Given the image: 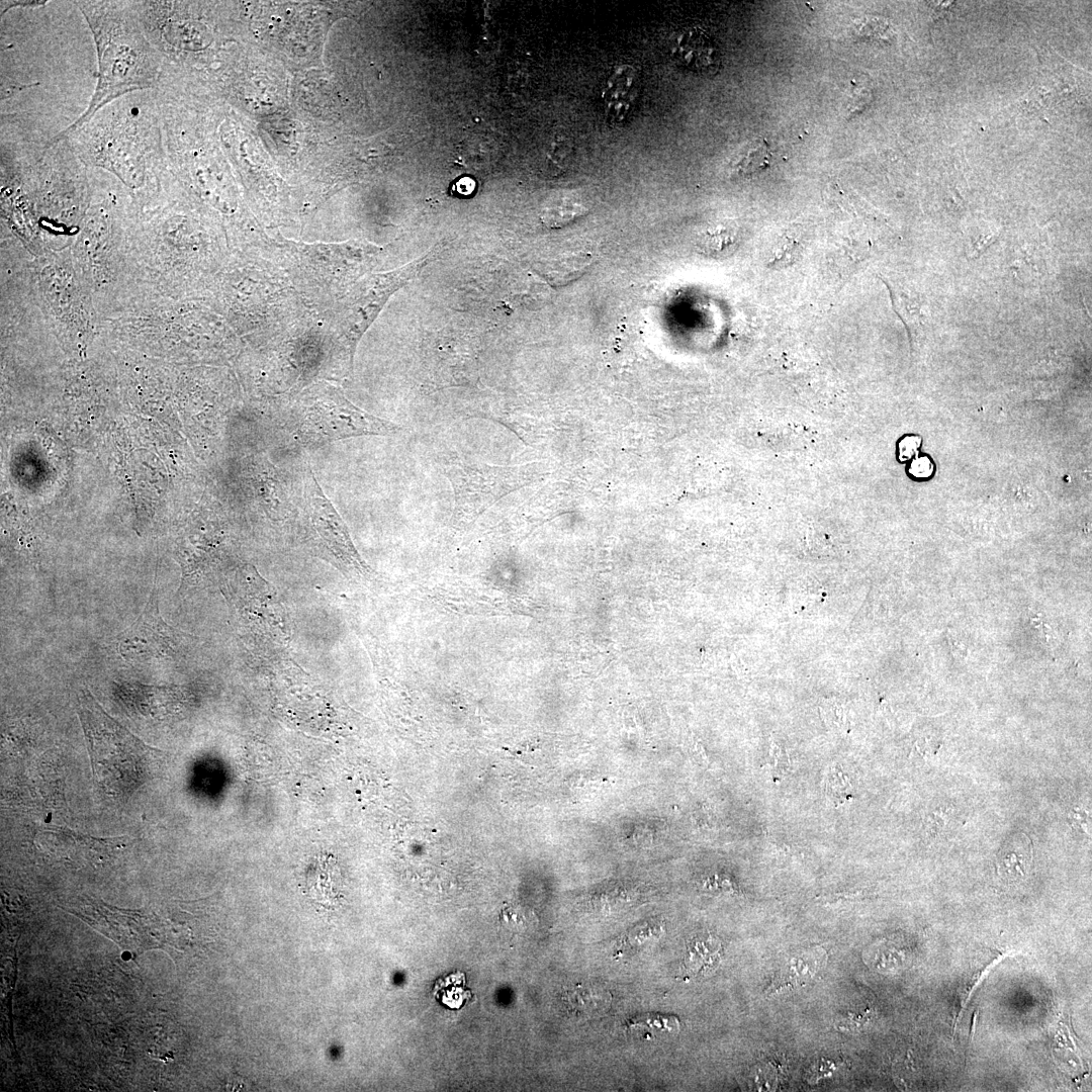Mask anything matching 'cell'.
<instances>
[{
	"label": "cell",
	"instance_id": "1",
	"mask_svg": "<svg viewBox=\"0 0 1092 1092\" xmlns=\"http://www.w3.org/2000/svg\"><path fill=\"white\" fill-rule=\"evenodd\" d=\"M4 217L22 230L56 231L82 224L91 198L90 171L65 139L46 138L28 123L2 120Z\"/></svg>",
	"mask_w": 1092,
	"mask_h": 1092
},
{
	"label": "cell",
	"instance_id": "2",
	"mask_svg": "<svg viewBox=\"0 0 1092 1092\" xmlns=\"http://www.w3.org/2000/svg\"><path fill=\"white\" fill-rule=\"evenodd\" d=\"M56 136L65 139L87 168L115 175L136 192L137 201L153 193L168 170L154 89L124 96L80 127Z\"/></svg>",
	"mask_w": 1092,
	"mask_h": 1092
},
{
	"label": "cell",
	"instance_id": "3",
	"mask_svg": "<svg viewBox=\"0 0 1092 1092\" xmlns=\"http://www.w3.org/2000/svg\"><path fill=\"white\" fill-rule=\"evenodd\" d=\"M75 5L95 39L99 79L86 111L65 131L80 127L124 96L155 89L165 64L146 37L132 2L83 0Z\"/></svg>",
	"mask_w": 1092,
	"mask_h": 1092
},
{
	"label": "cell",
	"instance_id": "4",
	"mask_svg": "<svg viewBox=\"0 0 1092 1092\" xmlns=\"http://www.w3.org/2000/svg\"><path fill=\"white\" fill-rule=\"evenodd\" d=\"M77 701L95 781L111 797L132 795L153 776L159 750L130 733L88 690H82Z\"/></svg>",
	"mask_w": 1092,
	"mask_h": 1092
},
{
	"label": "cell",
	"instance_id": "5",
	"mask_svg": "<svg viewBox=\"0 0 1092 1092\" xmlns=\"http://www.w3.org/2000/svg\"><path fill=\"white\" fill-rule=\"evenodd\" d=\"M400 427L362 411L332 388H319L301 402L297 435L309 446L367 435H392Z\"/></svg>",
	"mask_w": 1092,
	"mask_h": 1092
},
{
	"label": "cell",
	"instance_id": "6",
	"mask_svg": "<svg viewBox=\"0 0 1092 1092\" xmlns=\"http://www.w3.org/2000/svg\"><path fill=\"white\" fill-rule=\"evenodd\" d=\"M132 5L146 37L165 62L185 53L205 51L214 43L210 27L192 14L189 4L135 0Z\"/></svg>",
	"mask_w": 1092,
	"mask_h": 1092
},
{
	"label": "cell",
	"instance_id": "7",
	"mask_svg": "<svg viewBox=\"0 0 1092 1092\" xmlns=\"http://www.w3.org/2000/svg\"><path fill=\"white\" fill-rule=\"evenodd\" d=\"M68 912L115 941L125 950L143 953L172 945L168 926L145 910L121 909L85 896Z\"/></svg>",
	"mask_w": 1092,
	"mask_h": 1092
},
{
	"label": "cell",
	"instance_id": "8",
	"mask_svg": "<svg viewBox=\"0 0 1092 1092\" xmlns=\"http://www.w3.org/2000/svg\"><path fill=\"white\" fill-rule=\"evenodd\" d=\"M40 288L57 331L84 336L95 329L94 313L71 264L50 259L41 269Z\"/></svg>",
	"mask_w": 1092,
	"mask_h": 1092
},
{
	"label": "cell",
	"instance_id": "9",
	"mask_svg": "<svg viewBox=\"0 0 1092 1092\" xmlns=\"http://www.w3.org/2000/svg\"><path fill=\"white\" fill-rule=\"evenodd\" d=\"M186 636L169 626L159 612L153 589L139 618L117 637V651L129 663H147L173 657Z\"/></svg>",
	"mask_w": 1092,
	"mask_h": 1092
},
{
	"label": "cell",
	"instance_id": "10",
	"mask_svg": "<svg viewBox=\"0 0 1092 1092\" xmlns=\"http://www.w3.org/2000/svg\"><path fill=\"white\" fill-rule=\"evenodd\" d=\"M509 470L480 463L452 461L446 467L458 509L482 511L500 500L513 487Z\"/></svg>",
	"mask_w": 1092,
	"mask_h": 1092
},
{
	"label": "cell",
	"instance_id": "11",
	"mask_svg": "<svg viewBox=\"0 0 1092 1092\" xmlns=\"http://www.w3.org/2000/svg\"><path fill=\"white\" fill-rule=\"evenodd\" d=\"M304 493L306 512L320 537L345 563L360 567L359 558L341 517L325 496L311 470L308 471Z\"/></svg>",
	"mask_w": 1092,
	"mask_h": 1092
},
{
	"label": "cell",
	"instance_id": "12",
	"mask_svg": "<svg viewBox=\"0 0 1092 1092\" xmlns=\"http://www.w3.org/2000/svg\"><path fill=\"white\" fill-rule=\"evenodd\" d=\"M639 72L628 64L613 68L602 89V105L608 124L623 125L632 115L640 96Z\"/></svg>",
	"mask_w": 1092,
	"mask_h": 1092
},
{
	"label": "cell",
	"instance_id": "13",
	"mask_svg": "<svg viewBox=\"0 0 1092 1092\" xmlns=\"http://www.w3.org/2000/svg\"><path fill=\"white\" fill-rule=\"evenodd\" d=\"M117 694L133 713L149 719L167 717L176 710L180 693L177 689L143 684L124 683Z\"/></svg>",
	"mask_w": 1092,
	"mask_h": 1092
},
{
	"label": "cell",
	"instance_id": "14",
	"mask_svg": "<svg viewBox=\"0 0 1092 1092\" xmlns=\"http://www.w3.org/2000/svg\"><path fill=\"white\" fill-rule=\"evenodd\" d=\"M672 55L681 66L698 74H713L719 68L720 58L711 38L702 30L690 28L676 37Z\"/></svg>",
	"mask_w": 1092,
	"mask_h": 1092
},
{
	"label": "cell",
	"instance_id": "15",
	"mask_svg": "<svg viewBox=\"0 0 1092 1092\" xmlns=\"http://www.w3.org/2000/svg\"><path fill=\"white\" fill-rule=\"evenodd\" d=\"M307 890L310 898L321 907L330 909L337 906L342 879L336 863L329 858L314 861L307 874Z\"/></svg>",
	"mask_w": 1092,
	"mask_h": 1092
},
{
	"label": "cell",
	"instance_id": "16",
	"mask_svg": "<svg viewBox=\"0 0 1092 1092\" xmlns=\"http://www.w3.org/2000/svg\"><path fill=\"white\" fill-rule=\"evenodd\" d=\"M824 960L821 950H811L789 958L778 970L767 991L772 994L808 983L819 971Z\"/></svg>",
	"mask_w": 1092,
	"mask_h": 1092
},
{
	"label": "cell",
	"instance_id": "17",
	"mask_svg": "<svg viewBox=\"0 0 1092 1092\" xmlns=\"http://www.w3.org/2000/svg\"><path fill=\"white\" fill-rule=\"evenodd\" d=\"M625 1028L640 1040L656 1041L677 1035L680 1022L676 1017L649 1014L630 1019Z\"/></svg>",
	"mask_w": 1092,
	"mask_h": 1092
},
{
	"label": "cell",
	"instance_id": "18",
	"mask_svg": "<svg viewBox=\"0 0 1092 1092\" xmlns=\"http://www.w3.org/2000/svg\"><path fill=\"white\" fill-rule=\"evenodd\" d=\"M771 151L765 140H756L744 150L732 166L733 174L747 176L770 166Z\"/></svg>",
	"mask_w": 1092,
	"mask_h": 1092
},
{
	"label": "cell",
	"instance_id": "19",
	"mask_svg": "<svg viewBox=\"0 0 1092 1092\" xmlns=\"http://www.w3.org/2000/svg\"><path fill=\"white\" fill-rule=\"evenodd\" d=\"M610 1004V993L599 986H584L576 990V1011L581 1017L592 1019L604 1015Z\"/></svg>",
	"mask_w": 1092,
	"mask_h": 1092
},
{
	"label": "cell",
	"instance_id": "20",
	"mask_svg": "<svg viewBox=\"0 0 1092 1092\" xmlns=\"http://www.w3.org/2000/svg\"><path fill=\"white\" fill-rule=\"evenodd\" d=\"M588 214L587 208L577 202H557L543 212L542 221L551 228H561Z\"/></svg>",
	"mask_w": 1092,
	"mask_h": 1092
},
{
	"label": "cell",
	"instance_id": "21",
	"mask_svg": "<svg viewBox=\"0 0 1092 1092\" xmlns=\"http://www.w3.org/2000/svg\"><path fill=\"white\" fill-rule=\"evenodd\" d=\"M826 793L837 805L845 804L852 798V782L846 772L838 765L832 766L825 780Z\"/></svg>",
	"mask_w": 1092,
	"mask_h": 1092
},
{
	"label": "cell",
	"instance_id": "22",
	"mask_svg": "<svg viewBox=\"0 0 1092 1092\" xmlns=\"http://www.w3.org/2000/svg\"><path fill=\"white\" fill-rule=\"evenodd\" d=\"M735 236L730 229L718 227L708 230L699 240L698 248L704 254H720L735 242Z\"/></svg>",
	"mask_w": 1092,
	"mask_h": 1092
},
{
	"label": "cell",
	"instance_id": "23",
	"mask_svg": "<svg viewBox=\"0 0 1092 1092\" xmlns=\"http://www.w3.org/2000/svg\"><path fill=\"white\" fill-rule=\"evenodd\" d=\"M819 711L830 728H834L843 735L850 731L851 723L844 704L837 700L828 701L826 707H819Z\"/></svg>",
	"mask_w": 1092,
	"mask_h": 1092
},
{
	"label": "cell",
	"instance_id": "24",
	"mask_svg": "<svg viewBox=\"0 0 1092 1092\" xmlns=\"http://www.w3.org/2000/svg\"><path fill=\"white\" fill-rule=\"evenodd\" d=\"M767 762L776 777H782L789 771L790 760L788 753L783 746L773 739L771 740Z\"/></svg>",
	"mask_w": 1092,
	"mask_h": 1092
},
{
	"label": "cell",
	"instance_id": "25",
	"mask_svg": "<svg viewBox=\"0 0 1092 1092\" xmlns=\"http://www.w3.org/2000/svg\"><path fill=\"white\" fill-rule=\"evenodd\" d=\"M703 887L707 890L719 893L736 894L739 892L738 886L732 879L723 875H713L712 877L707 878L703 883Z\"/></svg>",
	"mask_w": 1092,
	"mask_h": 1092
},
{
	"label": "cell",
	"instance_id": "26",
	"mask_svg": "<svg viewBox=\"0 0 1092 1092\" xmlns=\"http://www.w3.org/2000/svg\"><path fill=\"white\" fill-rule=\"evenodd\" d=\"M837 1068L838 1065L835 1062L823 1060L821 1063H815L812 1068L810 1067V1070L807 1073V1081L809 1083H814L819 1079L828 1077L835 1072Z\"/></svg>",
	"mask_w": 1092,
	"mask_h": 1092
},
{
	"label": "cell",
	"instance_id": "27",
	"mask_svg": "<svg viewBox=\"0 0 1092 1092\" xmlns=\"http://www.w3.org/2000/svg\"><path fill=\"white\" fill-rule=\"evenodd\" d=\"M948 642L951 647L953 655L959 660L965 659L968 655V646L959 634L954 632L948 633Z\"/></svg>",
	"mask_w": 1092,
	"mask_h": 1092
},
{
	"label": "cell",
	"instance_id": "28",
	"mask_svg": "<svg viewBox=\"0 0 1092 1092\" xmlns=\"http://www.w3.org/2000/svg\"><path fill=\"white\" fill-rule=\"evenodd\" d=\"M860 896H861V891H858V892H843V893L824 895V896L818 897L817 900H818L819 903H822V904H826V905L834 904L835 905V904H839V903H844L846 901L854 900V899H856V898H858Z\"/></svg>",
	"mask_w": 1092,
	"mask_h": 1092
},
{
	"label": "cell",
	"instance_id": "29",
	"mask_svg": "<svg viewBox=\"0 0 1092 1092\" xmlns=\"http://www.w3.org/2000/svg\"><path fill=\"white\" fill-rule=\"evenodd\" d=\"M46 2H2V17L10 10L15 8H37L39 6H45Z\"/></svg>",
	"mask_w": 1092,
	"mask_h": 1092
},
{
	"label": "cell",
	"instance_id": "30",
	"mask_svg": "<svg viewBox=\"0 0 1092 1092\" xmlns=\"http://www.w3.org/2000/svg\"><path fill=\"white\" fill-rule=\"evenodd\" d=\"M475 188H476L475 181L472 180L471 178H467V177L460 180L458 182L457 186H455V189H457V192H459L461 195H464V196L471 195L474 192Z\"/></svg>",
	"mask_w": 1092,
	"mask_h": 1092
},
{
	"label": "cell",
	"instance_id": "31",
	"mask_svg": "<svg viewBox=\"0 0 1092 1092\" xmlns=\"http://www.w3.org/2000/svg\"><path fill=\"white\" fill-rule=\"evenodd\" d=\"M995 237L993 235H982L974 243V254L979 255L982 253L993 241Z\"/></svg>",
	"mask_w": 1092,
	"mask_h": 1092
},
{
	"label": "cell",
	"instance_id": "32",
	"mask_svg": "<svg viewBox=\"0 0 1092 1092\" xmlns=\"http://www.w3.org/2000/svg\"><path fill=\"white\" fill-rule=\"evenodd\" d=\"M913 469H914V473L916 475H919V476L926 475V474L928 475L931 472V465L928 462V460L923 459V460H920L919 462L915 463L914 466H913Z\"/></svg>",
	"mask_w": 1092,
	"mask_h": 1092
}]
</instances>
